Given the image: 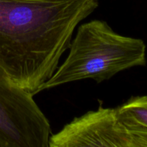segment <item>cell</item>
Instances as JSON below:
<instances>
[{"instance_id": "obj_1", "label": "cell", "mask_w": 147, "mask_h": 147, "mask_svg": "<svg viewBox=\"0 0 147 147\" xmlns=\"http://www.w3.org/2000/svg\"><path fill=\"white\" fill-rule=\"evenodd\" d=\"M98 5V0H0V67L23 90L40 93L79 23Z\"/></svg>"}, {"instance_id": "obj_2", "label": "cell", "mask_w": 147, "mask_h": 147, "mask_svg": "<svg viewBox=\"0 0 147 147\" xmlns=\"http://www.w3.org/2000/svg\"><path fill=\"white\" fill-rule=\"evenodd\" d=\"M68 49L67 57L40 92L86 79L100 83L120 72L146 63L143 40L121 35L103 20L80 24Z\"/></svg>"}, {"instance_id": "obj_3", "label": "cell", "mask_w": 147, "mask_h": 147, "mask_svg": "<svg viewBox=\"0 0 147 147\" xmlns=\"http://www.w3.org/2000/svg\"><path fill=\"white\" fill-rule=\"evenodd\" d=\"M51 126L33 96L0 67V147H49Z\"/></svg>"}, {"instance_id": "obj_4", "label": "cell", "mask_w": 147, "mask_h": 147, "mask_svg": "<svg viewBox=\"0 0 147 147\" xmlns=\"http://www.w3.org/2000/svg\"><path fill=\"white\" fill-rule=\"evenodd\" d=\"M139 126L119 107L104 108L76 117L57 133L52 134L49 147H142Z\"/></svg>"}, {"instance_id": "obj_5", "label": "cell", "mask_w": 147, "mask_h": 147, "mask_svg": "<svg viewBox=\"0 0 147 147\" xmlns=\"http://www.w3.org/2000/svg\"><path fill=\"white\" fill-rule=\"evenodd\" d=\"M119 108L135 121L147 126V94L133 96Z\"/></svg>"}]
</instances>
